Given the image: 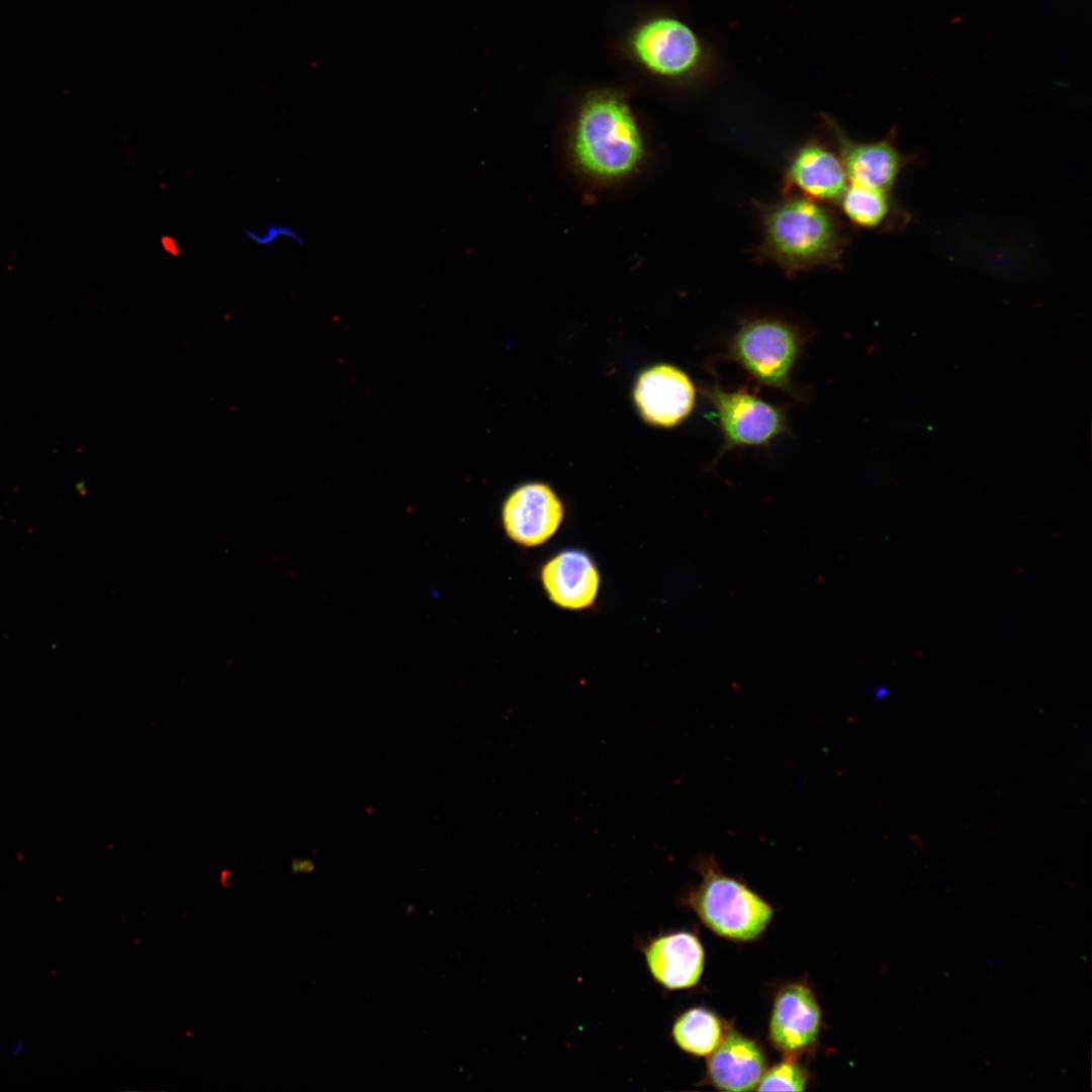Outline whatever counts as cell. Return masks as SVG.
<instances>
[{
    "label": "cell",
    "instance_id": "cell-1",
    "mask_svg": "<svg viewBox=\"0 0 1092 1092\" xmlns=\"http://www.w3.org/2000/svg\"><path fill=\"white\" fill-rule=\"evenodd\" d=\"M754 205L762 233L754 250L756 261L775 263L788 277L818 267H842L848 234L829 205L799 195Z\"/></svg>",
    "mask_w": 1092,
    "mask_h": 1092
},
{
    "label": "cell",
    "instance_id": "cell-2",
    "mask_svg": "<svg viewBox=\"0 0 1092 1092\" xmlns=\"http://www.w3.org/2000/svg\"><path fill=\"white\" fill-rule=\"evenodd\" d=\"M572 147L580 168L606 181L628 176L643 156V141L633 113L612 94L594 96L582 106Z\"/></svg>",
    "mask_w": 1092,
    "mask_h": 1092
},
{
    "label": "cell",
    "instance_id": "cell-3",
    "mask_svg": "<svg viewBox=\"0 0 1092 1092\" xmlns=\"http://www.w3.org/2000/svg\"><path fill=\"white\" fill-rule=\"evenodd\" d=\"M807 340L799 327L783 320L749 318L729 340L724 358L738 364L758 383L802 401L805 396L794 386L791 375Z\"/></svg>",
    "mask_w": 1092,
    "mask_h": 1092
},
{
    "label": "cell",
    "instance_id": "cell-4",
    "mask_svg": "<svg viewBox=\"0 0 1092 1092\" xmlns=\"http://www.w3.org/2000/svg\"><path fill=\"white\" fill-rule=\"evenodd\" d=\"M702 883L688 900L712 931L734 940H752L772 917L771 907L744 884L724 875L713 857L698 863Z\"/></svg>",
    "mask_w": 1092,
    "mask_h": 1092
},
{
    "label": "cell",
    "instance_id": "cell-5",
    "mask_svg": "<svg viewBox=\"0 0 1092 1092\" xmlns=\"http://www.w3.org/2000/svg\"><path fill=\"white\" fill-rule=\"evenodd\" d=\"M701 392L712 406L722 435L718 458L733 449L768 448L776 439L792 435L786 411L762 399L747 385L727 390L715 381L703 386Z\"/></svg>",
    "mask_w": 1092,
    "mask_h": 1092
},
{
    "label": "cell",
    "instance_id": "cell-6",
    "mask_svg": "<svg viewBox=\"0 0 1092 1092\" xmlns=\"http://www.w3.org/2000/svg\"><path fill=\"white\" fill-rule=\"evenodd\" d=\"M848 181L836 152L818 138L804 142L791 154L782 179L783 195H799L824 204H837Z\"/></svg>",
    "mask_w": 1092,
    "mask_h": 1092
},
{
    "label": "cell",
    "instance_id": "cell-7",
    "mask_svg": "<svg viewBox=\"0 0 1092 1092\" xmlns=\"http://www.w3.org/2000/svg\"><path fill=\"white\" fill-rule=\"evenodd\" d=\"M633 49L650 71L669 78L695 72L703 58L694 31L670 17L656 18L641 26L634 35Z\"/></svg>",
    "mask_w": 1092,
    "mask_h": 1092
},
{
    "label": "cell",
    "instance_id": "cell-8",
    "mask_svg": "<svg viewBox=\"0 0 1092 1092\" xmlns=\"http://www.w3.org/2000/svg\"><path fill=\"white\" fill-rule=\"evenodd\" d=\"M823 121L834 141L848 183L890 192L908 157L891 135L875 142H858L828 116Z\"/></svg>",
    "mask_w": 1092,
    "mask_h": 1092
},
{
    "label": "cell",
    "instance_id": "cell-9",
    "mask_svg": "<svg viewBox=\"0 0 1092 1092\" xmlns=\"http://www.w3.org/2000/svg\"><path fill=\"white\" fill-rule=\"evenodd\" d=\"M696 388L679 368L660 364L645 370L634 387V400L649 424L671 428L685 421L695 406Z\"/></svg>",
    "mask_w": 1092,
    "mask_h": 1092
},
{
    "label": "cell",
    "instance_id": "cell-10",
    "mask_svg": "<svg viewBox=\"0 0 1092 1092\" xmlns=\"http://www.w3.org/2000/svg\"><path fill=\"white\" fill-rule=\"evenodd\" d=\"M563 507L546 484L532 482L514 490L503 508L504 526L509 536L525 546L547 541L558 529Z\"/></svg>",
    "mask_w": 1092,
    "mask_h": 1092
},
{
    "label": "cell",
    "instance_id": "cell-11",
    "mask_svg": "<svg viewBox=\"0 0 1092 1092\" xmlns=\"http://www.w3.org/2000/svg\"><path fill=\"white\" fill-rule=\"evenodd\" d=\"M820 1022V1008L811 990L802 984H791L776 998L769 1038L782 1052L799 1053L816 1041Z\"/></svg>",
    "mask_w": 1092,
    "mask_h": 1092
},
{
    "label": "cell",
    "instance_id": "cell-12",
    "mask_svg": "<svg viewBox=\"0 0 1092 1092\" xmlns=\"http://www.w3.org/2000/svg\"><path fill=\"white\" fill-rule=\"evenodd\" d=\"M652 977L670 990L698 984L704 969V950L689 932H675L652 939L644 950Z\"/></svg>",
    "mask_w": 1092,
    "mask_h": 1092
},
{
    "label": "cell",
    "instance_id": "cell-13",
    "mask_svg": "<svg viewBox=\"0 0 1092 1092\" xmlns=\"http://www.w3.org/2000/svg\"><path fill=\"white\" fill-rule=\"evenodd\" d=\"M542 581L556 605L576 610L593 604L600 577L597 567L585 553L566 550L545 564Z\"/></svg>",
    "mask_w": 1092,
    "mask_h": 1092
},
{
    "label": "cell",
    "instance_id": "cell-14",
    "mask_svg": "<svg viewBox=\"0 0 1092 1092\" xmlns=\"http://www.w3.org/2000/svg\"><path fill=\"white\" fill-rule=\"evenodd\" d=\"M764 1068V1058L758 1045L737 1032H730L722 1038L708 1060L711 1082L725 1091L754 1089Z\"/></svg>",
    "mask_w": 1092,
    "mask_h": 1092
},
{
    "label": "cell",
    "instance_id": "cell-15",
    "mask_svg": "<svg viewBox=\"0 0 1092 1092\" xmlns=\"http://www.w3.org/2000/svg\"><path fill=\"white\" fill-rule=\"evenodd\" d=\"M890 192L848 183L837 204L856 229L875 230L890 218L894 204Z\"/></svg>",
    "mask_w": 1092,
    "mask_h": 1092
},
{
    "label": "cell",
    "instance_id": "cell-16",
    "mask_svg": "<svg viewBox=\"0 0 1092 1092\" xmlns=\"http://www.w3.org/2000/svg\"><path fill=\"white\" fill-rule=\"evenodd\" d=\"M721 1021L712 1012L692 1008L673 1023L672 1037L685 1052L695 1056L710 1055L722 1040Z\"/></svg>",
    "mask_w": 1092,
    "mask_h": 1092
},
{
    "label": "cell",
    "instance_id": "cell-17",
    "mask_svg": "<svg viewBox=\"0 0 1092 1092\" xmlns=\"http://www.w3.org/2000/svg\"><path fill=\"white\" fill-rule=\"evenodd\" d=\"M965 430L969 443L981 452L1005 453L1011 448L1010 429L994 416H974L967 422Z\"/></svg>",
    "mask_w": 1092,
    "mask_h": 1092
},
{
    "label": "cell",
    "instance_id": "cell-18",
    "mask_svg": "<svg viewBox=\"0 0 1092 1092\" xmlns=\"http://www.w3.org/2000/svg\"><path fill=\"white\" fill-rule=\"evenodd\" d=\"M807 1075L797 1064L784 1062L763 1073L758 1091H803L806 1088Z\"/></svg>",
    "mask_w": 1092,
    "mask_h": 1092
},
{
    "label": "cell",
    "instance_id": "cell-19",
    "mask_svg": "<svg viewBox=\"0 0 1092 1092\" xmlns=\"http://www.w3.org/2000/svg\"><path fill=\"white\" fill-rule=\"evenodd\" d=\"M245 236L260 247H269L280 240H289L296 245H303L302 236L291 225L285 223H270L263 231L257 232L246 229Z\"/></svg>",
    "mask_w": 1092,
    "mask_h": 1092
},
{
    "label": "cell",
    "instance_id": "cell-20",
    "mask_svg": "<svg viewBox=\"0 0 1092 1092\" xmlns=\"http://www.w3.org/2000/svg\"><path fill=\"white\" fill-rule=\"evenodd\" d=\"M25 1048V1042L22 1039H16L11 1045V1054L18 1056Z\"/></svg>",
    "mask_w": 1092,
    "mask_h": 1092
}]
</instances>
